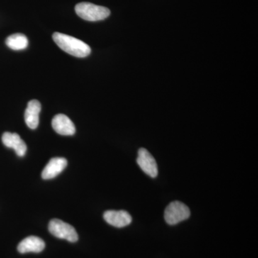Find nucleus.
I'll return each mask as SVG.
<instances>
[{
    "instance_id": "39448f33",
    "label": "nucleus",
    "mask_w": 258,
    "mask_h": 258,
    "mask_svg": "<svg viewBox=\"0 0 258 258\" xmlns=\"http://www.w3.org/2000/svg\"><path fill=\"white\" fill-rule=\"evenodd\" d=\"M137 164L142 170L152 178L157 177L158 175V166L157 161L154 157L144 148L139 149Z\"/></svg>"
},
{
    "instance_id": "1a4fd4ad",
    "label": "nucleus",
    "mask_w": 258,
    "mask_h": 258,
    "mask_svg": "<svg viewBox=\"0 0 258 258\" xmlns=\"http://www.w3.org/2000/svg\"><path fill=\"white\" fill-rule=\"evenodd\" d=\"M67 164L68 161L64 158H52L42 171V179H53L66 169Z\"/></svg>"
},
{
    "instance_id": "9b49d317",
    "label": "nucleus",
    "mask_w": 258,
    "mask_h": 258,
    "mask_svg": "<svg viewBox=\"0 0 258 258\" xmlns=\"http://www.w3.org/2000/svg\"><path fill=\"white\" fill-rule=\"evenodd\" d=\"M41 111V104L37 100L29 102L25 112V120L29 128L35 129L39 125V115Z\"/></svg>"
},
{
    "instance_id": "f257e3e1",
    "label": "nucleus",
    "mask_w": 258,
    "mask_h": 258,
    "mask_svg": "<svg viewBox=\"0 0 258 258\" xmlns=\"http://www.w3.org/2000/svg\"><path fill=\"white\" fill-rule=\"evenodd\" d=\"M57 46L64 52L77 57H86L91 54V49L88 44L66 34L55 32L52 35Z\"/></svg>"
},
{
    "instance_id": "7ed1b4c3",
    "label": "nucleus",
    "mask_w": 258,
    "mask_h": 258,
    "mask_svg": "<svg viewBox=\"0 0 258 258\" xmlns=\"http://www.w3.org/2000/svg\"><path fill=\"white\" fill-rule=\"evenodd\" d=\"M190 214L189 209L186 205L181 202L174 201L166 207L164 219L168 225H175L187 220Z\"/></svg>"
},
{
    "instance_id": "0eeeda50",
    "label": "nucleus",
    "mask_w": 258,
    "mask_h": 258,
    "mask_svg": "<svg viewBox=\"0 0 258 258\" xmlns=\"http://www.w3.org/2000/svg\"><path fill=\"white\" fill-rule=\"evenodd\" d=\"M52 126L57 134L62 136H73L76 133V127L67 115H56L52 120Z\"/></svg>"
},
{
    "instance_id": "f8f14e48",
    "label": "nucleus",
    "mask_w": 258,
    "mask_h": 258,
    "mask_svg": "<svg viewBox=\"0 0 258 258\" xmlns=\"http://www.w3.org/2000/svg\"><path fill=\"white\" fill-rule=\"evenodd\" d=\"M6 45L13 50H23L28 46V40L21 33L13 34L6 39Z\"/></svg>"
},
{
    "instance_id": "f03ea898",
    "label": "nucleus",
    "mask_w": 258,
    "mask_h": 258,
    "mask_svg": "<svg viewBox=\"0 0 258 258\" xmlns=\"http://www.w3.org/2000/svg\"><path fill=\"white\" fill-rule=\"evenodd\" d=\"M75 10L80 18L90 22L101 21L111 14V11L108 8L89 3L76 5Z\"/></svg>"
},
{
    "instance_id": "9d476101",
    "label": "nucleus",
    "mask_w": 258,
    "mask_h": 258,
    "mask_svg": "<svg viewBox=\"0 0 258 258\" xmlns=\"http://www.w3.org/2000/svg\"><path fill=\"white\" fill-rule=\"evenodd\" d=\"M45 242L41 238L35 236L26 237L18 244V250L22 254L28 252L39 253L45 249Z\"/></svg>"
},
{
    "instance_id": "423d86ee",
    "label": "nucleus",
    "mask_w": 258,
    "mask_h": 258,
    "mask_svg": "<svg viewBox=\"0 0 258 258\" xmlns=\"http://www.w3.org/2000/svg\"><path fill=\"white\" fill-rule=\"evenodd\" d=\"M103 218L107 223L118 228L128 226L132 222V216L124 210H108L103 214Z\"/></svg>"
},
{
    "instance_id": "6e6552de",
    "label": "nucleus",
    "mask_w": 258,
    "mask_h": 258,
    "mask_svg": "<svg viewBox=\"0 0 258 258\" xmlns=\"http://www.w3.org/2000/svg\"><path fill=\"white\" fill-rule=\"evenodd\" d=\"M2 140L5 147L14 149L18 157H23L26 154V144L18 134L5 132L2 137Z\"/></svg>"
},
{
    "instance_id": "20e7f679",
    "label": "nucleus",
    "mask_w": 258,
    "mask_h": 258,
    "mask_svg": "<svg viewBox=\"0 0 258 258\" xmlns=\"http://www.w3.org/2000/svg\"><path fill=\"white\" fill-rule=\"evenodd\" d=\"M48 229L49 232L57 238L63 239L71 242H76L79 240V235L74 227L58 219L51 220Z\"/></svg>"
}]
</instances>
